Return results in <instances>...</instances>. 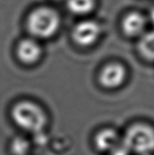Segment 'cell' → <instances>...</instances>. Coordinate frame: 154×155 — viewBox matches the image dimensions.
<instances>
[{"instance_id":"6da1fadb","label":"cell","mask_w":154,"mask_h":155,"mask_svg":"<svg viewBox=\"0 0 154 155\" xmlns=\"http://www.w3.org/2000/svg\"><path fill=\"white\" fill-rule=\"evenodd\" d=\"M11 116L20 130L38 134L44 130L47 124V116L42 108L31 101H21L12 109Z\"/></svg>"},{"instance_id":"7a4b0ae2","label":"cell","mask_w":154,"mask_h":155,"mask_svg":"<svg viewBox=\"0 0 154 155\" xmlns=\"http://www.w3.org/2000/svg\"><path fill=\"white\" fill-rule=\"evenodd\" d=\"M61 25L57 11L50 8H39L29 15L28 28L31 34L40 38H49L56 34Z\"/></svg>"},{"instance_id":"3957f363","label":"cell","mask_w":154,"mask_h":155,"mask_svg":"<svg viewBox=\"0 0 154 155\" xmlns=\"http://www.w3.org/2000/svg\"><path fill=\"white\" fill-rule=\"evenodd\" d=\"M123 146L129 151L139 154L154 150V130L144 124H136L127 130L123 138Z\"/></svg>"},{"instance_id":"277c9868","label":"cell","mask_w":154,"mask_h":155,"mask_svg":"<svg viewBox=\"0 0 154 155\" xmlns=\"http://www.w3.org/2000/svg\"><path fill=\"white\" fill-rule=\"evenodd\" d=\"M103 28L100 22L93 19H85L75 25L71 36L76 45L82 48H88L100 40Z\"/></svg>"},{"instance_id":"5b68a950","label":"cell","mask_w":154,"mask_h":155,"mask_svg":"<svg viewBox=\"0 0 154 155\" xmlns=\"http://www.w3.org/2000/svg\"><path fill=\"white\" fill-rule=\"evenodd\" d=\"M127 78V69L120 62L104 65L99 73V81L104 88L114 90L122 86Z\"/></svg>"},{"instance_id":"8992f818","label":"cell","mask_w":154,"mask_h":155,"mask_svg":"<svg viewBox=\"0 0 154 155\" xmlns=\"http://www.w3.org/2000/svg\"><path fill=\"white\" fill-rule=\"evenodd\" d=\"M148 25L147 16L138 11L129 12L123 17L121 28L123 34L129 38H139L147 32Z\"/></svg>"},{"instance_id":"52a82bcc","label":"cell","mask_w":154,"mask_h":155,"mask_svg":"<svg viewBox=\"0 0 154 155\" xmlns=\"http://www.w3.org/2000/svg\"><path fill=\"white\" fill-rule=\"evenodd\" d=\"M41 55V47L34 40H22L18 46V56L19 59L25 63H34L40 58Z\"/></svg>"},{"instance_id":"ba28073f","label":"cell","mask_w":154,"mask_h":155,"mask_svg":"<svg viewBox=\"0 0 154 155\" xmlns=\"http://www.w3.org/2000/svg\"><path fill=\"white\" fill-rule=\"evenodd\" d=\"M120 137L113 130L105 129L101 130L94 138L95 147L100 151H113L119 144Z\"/></svg>"},{"instance_id":"9c48e42d","label":"cell","mask_w":154,"mask_h":155,"mask_svg":"<svg viewBox=\"0 0 154 155\" xmlns=\"http://www.w3.org/2000/svg\"><path fill=\"white\" fill-rule=\"evenodd\" d=\"M138 50L144 59L154 61V29L147 31L139 38Z\"/></svg>"},{"instance_id":"30bf717a","label":"cell","mask_w":154,"mask_h":155,"mask_svg":"<svg viewBox=\"0 0 154 155\" xmlns=\"http://www.w3.org/2000/svg\"><path fill=\"white\" fill-rule=\"evenodd\" d=\"M96 0H66L67 9L76 16H87L96 8Z\"/></svg>"},{"instance_id":"8fae6325","label":"cell","mask_w":154,"mask_h":155,"mask_svg":"<svg viewBox=\"0 0 154 155\" xmlns=\"http://www.w3.org/2000/svg\"><path fill=\"white\" fill-rule=\"evenodd\" d=\"M9 150L12 155H29L31 144L24 137H14L10 142Z\"/></svg>"},{"instance_id":"7c38bea8","label":"cell","mask_w":154,"mask_h":155,"mask_svg":"<svg viewBox=\"0 0 154 155\" xmlns=\"http://www.w3.org/2000/svg\"><path fill=\"white\" fill-rule=\"evenodd\" d=\"M129 150L123 145V147H117L110 152V155H129Z\"/></svg>"},{"instance_id":"4fadbf2b","label":"cell","mask_w":154,"mask_h":155,"mask_svg":"<svg viewBox=\"0 0 154 155\" xmlns=\"http://www.w3.org/2000/svg\"><path fill=\"white\" fill-rule=\"evenodd\" d=\"M147 18H148V24H150L154 28V7L149 9L148 14L146 15Z\"/></svg>"}]
</instances>
